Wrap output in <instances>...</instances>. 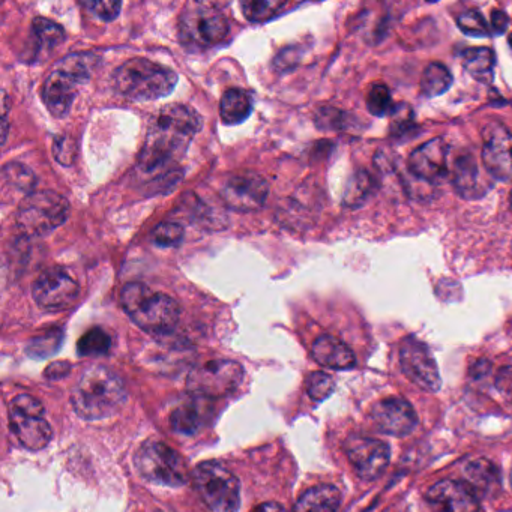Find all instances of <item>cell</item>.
<instances>
[{"mask_svg":"<svg viewBox=\"0 0 512 512\" xmlns=\"http://www.w3.org/2000/svg\"><path fill=\"white\" fill-rule=\"evenodd\" d=\"M202 130V119L190 107L170 104L152 116L145 145L139 157L143 173H164L176 169L188 146Z\"/></svg>","mask_w":512,"mask_h":512,"instance_id":"obj_1","label":"cell"},{"mask_svg":"<svg viewBox=\"0 0 512 512\" xmlns=\"http://www.w3.org/2000/svg\"><path fill=\"white\" fill-rule=\"evenodd\" d=\"M127 400L124 380L103 365L83 371L71 394L77 415L86 421H100L115 415Z\"/></svg>","mask_w":512,"mask_h":512,"instance_id":"obj_2","label":"cell"},{"mask_svg":"<svg viewBox=\"0 0 512 512\" xmlns=\"http://www.w3.org/2000/svg\"><path fill=\"white\" fill-rule=\"evenodd\" d=\"M121 305L128 317L149 334H167L181 317V307L172 296L154 292L142 283L125 284Z\"/></svg>","mask_w":512,"mask_h":512,"instance_id":"obj_3","label":"cell"},{"mask_svg":"<svg viewBox=\"0 0 512 512\" xmlns=\"http://www.w3.org/2000/svg\"><path fill=\"white\" fill-rule=\"evenodd\" d=\"M178 76L170 68L149 59H131L116 70L113 85L122 97L133 101H152L175 91Z\"/></svg>","mask_w":512,"mask_h":512,"instance_id":"obj_4","label":"cell"},{"mask_svg":"<svg viewBox=\"0 0 512 512\" xmlns=\"http://www.w3.org/2000/svg\"><path fill=\"white\" fill-rule=\"evenodd\" d=\"M95 58L91 55H70L44 82L43 101L49 112L56 118H62L70 112L76 100L79 86L88 82Z\"/></svg>","mask_w":512,"mask_h":512,"instance_id":"obj_5","label":"cell"},{"mask_svg":"<svg viewBox=\"0 0 512 512\" xmlns=\"http://www.w3.org/2000/svg\"><path fill=\"white\" fill-rule=\"evenodd\" d=\"M134 466L143 479L164 487H181L191 475L185 458L158 440H148L140 446L134 455Z\"/></svg>","mask_w":512,"mask_h":512,"instance_id":"obj_6","label":"cell"},{"mask_svg":"<svg viewBox=\"0 0 512 512\" xmlns=\"http://www.w3.org/2000/svg\"><path fill=\"white\" fill-rule=\"evenodd\" d=\"M70 215V203L56 191L29 193L17 209L19 229L28 236H43L61 227Z\"/></svg>","mask_w":512,"mask_h":512,"instance_id":"obj_7","label":"cell"},{"mask_svg":"<svg viewBox=\"0 0 512 512\" xmlns=\"http://www.w3.org/2000/svg\"><path fill=\"white\" fill-rule=\"evenodd\" d=\"M193 484L212 512H236L241 506L238 478L217 461H205L193 470Z\"/></svg>","mask_w":512,"mask_h":512,"instance_id":"obj_8","label":"cell"},{"mask_svg":"<svg viewBox=\"0 0 512 512\" xmlns=\"http://www.w3.org/2000/svg\"><path fill=\"white\" fill-rule=\"evenodd\" d=\"M182 43L193 49H211L227 40L230 25L227 17L212 4H190L179 22Z\"/></svg>","mask_w":512,"mask_h":512,"instance_id":"obj_9","label":"cell"},{"mask_svg":"<svg viewBox=\"0 0 512 512\" xmlns=\"http://www.w3.org/2000/svg\"><path fill=\"white\" fill-rule=\"evenodd\" d=\"M43 415V403L32 395H17L10 403L11 431L29 451H41L52 442V425Z\"/></svg>","mask_w":512,"mask_h":512,"instance_id":"obj_10","label":"cell"},{"mask_svg":"<svg viewBox=\"0 0 512 512\" xmlns=\"http://www.w3.org/2000/svg\"><path fill=\"white\" fill-rule=\"evenodd\" d=\"M244 367L229 359L211 361L191 371L187 379L190 394L200 398H218L229 395L241 386Z\"/></svg>","mask_w":512,"mask_h":512,"instance_id":"obj_11","label":"cell"},{"mask_svg":"<svg viewBox=\"0 0 512 512\" xmlns=\"http://www.w3.org/2000/svg\"><path fill=\"white\" fill-rule=\"evenodd\" d=\"M38 307L50 313L73 307L80 295V286L65 269L52 268L44 271L32 289Z\"/></svg>","mask_w":512,"mask_h":512,"instance_id":"obj_12","label":"cell"},{"mask_svg":"<svg viewBox=\"0 0 512 512\" xmlns=\"http://www.w3.org/2000/svg\"><path fill=\"white\" fill-rule=\"evenodd\" d=\"M400 364L404 376L422 391H439L442 386L439 368H437L430 349L418 338H404L400 347Z\"/></svg>","mask_w":512,"mask_h":512,"instance_id":"obj_13","label":"cell"},{"mask_svg":"<svg viewBox=\"0 0 512 512\" xmlns=\"http://www.w3.org/2000/svg\"><path fill=\"white\" fill-rule=\"evenodd\" d=\"M344 451L359 478L367 481L382 475L391 458L389 446L373 437L350 436L344 442Z\"/></svg>","mask_w":512,"mask_h":512,"instance_id":"obj_14","label":"cell"},{"mask_svg":"<svg viewBox=\"0 0 512 512\" xmlns=\"http://www.w3.org/2000/svg\"><path fill=\"white\" fill-rule=\"evenodd\" d=\"M269 187L265 178L253 172L232 176L221 188L224 205L236 212H254L265 205Z\"/></svg>","mask_w":512,"mask_h":512,"instance_id":"obj_15","label":"cell"},{"mask_svg":"<svg viewBox=\"0 0 512 512\" xmlns=\"http://www.w3.org/2000/svg\"><path fill=\"white\" fill-rule=\"evenodd\" d=\"M482 140V161L487 172L497 181H511L512 131L493 122L484 128Z\"/></svg>","mask_w":512,"mask_h":512,"instance_id":"obj_16","label":"cell"},{"mask_svg":"<svg viewBox=\"0 0 512 512\" xmlns=\"http://www.w3.org/2000/svg\"><path fill=\"white\" fill-rule=\"evenodd\" d=\"M377 430L388 436L404 437L418 425V416L409 401L400 397L383 398L371 409Z\"/></svg>","mask_w":512,"mask_h":512,"instance_id":"obj_17","label":"cell"},{"mask_svg":"<svg viewBox=\"0 0 512 512\" xmlns=\"http://www.w3.org/2000/svg\"><path fill=\"white\" fill-rule=\"evenodd\" d=\"M427 502L436 512H478L479 499L475 490L466 482H437L428 490Z\"/></svg>","mask_w":512,"mask_h":512,"instance_id":"obj_18","label":"cell"},{"mask_svg":"<svg viewBox=\"0 0 512 512\" xmlns=\"http://www.w3.org/2000/svg\"><path fill=\"white\" fill-rule=\"evenodd\" d=\"M407 166L415 178L436 184L448 175V146L442 139L428 140L410 154Z\"/></svg>","mask_w":512,"mask_h":512,"instance_id":"obj_19","label":"cell"},{"mask_svg":"<svg viewBox=\"0 0 512 512\" xmlns=\"http://www.w3.org/2000/svg\"><path fill=\"white\" fill-rule=\"evenodd\" d=\"M314 361L332 370H349L355 367V353L349 346L332 335H322L313 343Z\"/></svg>","mask_w":512,"mask_h":512,"instance_id":"obj_20","label":"cell"},{"mask_svg":"<svg viewBox=\"0 0 512 512\" xmlns=\"http://www.w3.org/2000/svg\"><path fill=\"white\" fill-rule=\"evenodd\" d=\"M341 493L334 485H317L305 491L295 505V512H337Z\"/></svg>","mask_w":512,"mask_h":512,"instance_id":"obj_21","label":"cell"},{"mask_svg":"<svg viewBox=\"0 0 512 512\" xmlns=\"http://www.w3.org/2000/svg\"><path fill=\"white\" fill-rule=\"evenodd\" d=\"M464 70L482 83L493 82L496 55L488 47H469L461 53Z\"/></svg>","mask_w":512,"mask_h":512,"instance_id":"obj_22","label":"cell"},{"mask_svg":"<svg viewBox=\"0 0 512 512\" xmlns=\"http://www.w3.org/2000/svg\"><path fill=\"white\" fill-rule=\"evenodd\" d=\"M454 187L464 199H478L484 194L481 181H479L478 166L472 157L458 158L454 169Z\"/></svg>","mask_w":512,"mask_h":512,"instance_id":"obj_23","label":"cell"},{"mask_svg":"<svg viewBox=\"0 0 512 512\" xmlns=\"http://www.w3.org/2000/svg\"><path fill=\"white\" fill-rule=\"evenodd\" d=\"M253 112V101L242 89H229L224 92L220 103V115L224 124L238 125L247 121Z\"/></svg>","mask_w":512,"mask_h":512,"instance_id":"obj_24","label":"cell"},{"mask_svg":"<svg viewBox=\"0 0 512 512\" xmlns=\"http://www.w3.org/2000/svg\"><path fill=\"white\" fill-rule=\"evenodd\" d=\"M464 473H466L467 484L473 490L481 491L482 494L490 493L500 487V472L493 461L478 458L467 464Z\"/></svg>","mask_w":512,"mask_h":512,"instance_id":"obj_25","label":"cell"},{"mask_svg":"<svg viewBox=\"0 0 512 512\" xmlns=\"http://www.w3.org/2000/svg\"><path fill=\"white\" fill-rule=\"evenodd\" d=\"M452 85V74L445 65L433 64L425 68L421 77V94L425 98L439 97L445 94Z\"/></svg>","mask_w":512,"mask_h":512,"instance_id":"obj_26","label":"cell"},{"mask_svg":"<svg viewBox=\"0 0 512 512\" xmlns=\"http://www.w3.org/2000/svg\"><path fill=\"white\" fill-rule=\"evenodd\" d=\"M203 413H205V409H202L197 403L182 404L170 418L173 430L176 433L187 434V436L196 434L202 428L203 419H205Z\"/></svg>","mask_w":512,"mask_h":512,"instance_id":"obj_27","label":"cell"},{"mask_svg":"<svg viewBox=\"0 0 512 512\" xmlns=\"http://www.w3.org/2000/svg\"><path fill=\"white\" fill-rule=\"evenodd\" d=\"M286 5L283 0H245L241 7L245 19L251 23H266L277 17Z\"/></svg>","mask_w":512,"mask_h":512,"instance_id":"obj_28","label":"cell"},{"mask_svg":"<svg viewBox=\"0 0 512 512\" xmlns=\"http://www.w3.org/2000/svg\"><path fill=\"white\" fill-rule=\"evenodd\" d=\"M32 37L37 40L40 49H55L65 40V31L53 20L37 17L32 22Z\"/></svg>","mask_w":512,"mask_h":512,"instance_id":"obj_29","label":"cell"},{"mask_svg":"<svg viewBox=\"0 0 512 512\" xmlns=\"http://www.w3.org/2000/svg\"><path fill=\"white\" fill-rule=\"evenodd\" d=\"M110 347H112V338L101 328L86 332L77 344V350L82 356L106 355L110 352Z\"/></svg>","mask_w":512,"mask_h":512,"instance_id":"obj_30","label":"cell"},{"mask_svg":"<svg viewBox=\"0 0 512 512\" xmlns=\"http://www.w3.org/2000/svg\"><path fill=\"white\" fill-rule=\"evenodd\" d=\"M373 191V179L368 173L358 172L349 184H347L346 193H344V205L355 208V206L361 205L370 196Z\"/></svg>","mask_w":512,"mask_h":512,"instance_id":"obj_31","label":"cell"},{"mask_svg":"<svg viewBox=\"0 0 512 512\" xmlns=\"http://www.w3.org/2000/svg\"><path fill=\"white\" fill-rule=\"evenodd\" d=\"M2 181H4L5 187L8 185V187L22 191V193L31 190L35 184L34 175L29 172L28 167L16 163L7 164L2 169Z\"/></svg>","mask_w":512,"mask_h":512,"instance_id":"obj_32","label":"cell"},{"mask_svg":"<svg viewBox=\"0 0 512 512\" xmlns=\"http://www.w3.org/2000/svg\"><path fill=\"white\" fill-rule=\"evenodd\" d=\"M184 239V227L173 221H164L152 230V241L161 248L178 247Z\"/></svg>","mask_w":512,"mask_h":512,"instance_id":"obj_33","label":"cell"},{"mask_svg":"<svg viewBox=\"0 0 512 512\" xmlns=\"http://www.w3.org/2000/svg\"><path fill=\"white\" fill-rule=\"evenodd\" d=\"M367 107L371 115L379 116V118L391 113L394 110V103H392L389 89L382 85V83L374 85L370 92H368Z\"/></svg>","mask_w":512,"mask_h":512,"instance_id":"obj_34","label":"cell"},{"mask_svg":"<svg viewBox=\"0 0 512 512\" xmlns=\"http://www.w3.org/2000/svg\"><path fill=\"white\" fill-rule=\"evenodd\" d=\"M457 25L463 31V34L469 35V37L482 38L488 37L491 34L490 29H488L487 20L476 10L461 13L458 16Z\"/></svg>","mask_w":512,"mask_h":512,"instance_id":"obj_35","label":"cell"},{"mask_svg":"<svg viewBox=\"0 0 512 512\" xmlns=\"http://www.w3.org/2000/svg\"><path fill=\"white\" fill-rule=\"evenodd\" d=\"M62 331L61 329H50L46 334L35 337L29 344L28 352L31 356H38V358H46L52 355L61 346Z\"/></svg>","mask_w":512,"mask_h":512,"instance_id":"obj_36","label":"cell"},{"mask_svg":"<svg viewBox=\"0 0 512 512\" xmlns=\"http://www.w3.org/2000/svg\"><path fill=\"white\" fill-rule=\"evenodd\" d=\"M307 392L314 401H323L334 392L335 382L329 374L323 371H314L308 376Z\"/></svg>","mask_w":512,"mask_h":512,"instance_id":"obj_37","label":"cell"},{"mask_svg":"<svg viewBox=\"0 0 512 512\" xmlns=\"http://www.w3.org/2000/svg\"><path fill=\"white\" fill-rule=\"evenodd\" d=\"M53 155L62 166H71L77 157V145L73 137L59 136L53 143Z\"/></svg>","mask_w":512,"mask_h":512,"instance_id":"obj_38","label":"cell"},{"mask_svg":"<svg viewBox=\"0 0 512 512\" xmlns=\"http://www.w3.org/2000/svg\"><path fill=\"white\" fill-rule=\"evenodd\" d=\"M88 5L91 13H94L98 19L103 22H113L116 17L121 13V2H113V0H106V2H89Z\"/></svg>","mask_w":512,"mask_h":512,"instance_id":"obj_39","label":"cell"},{"mask_svg":"<svg viewBox=\"0 0 512 512\" xmlns=\"http://www.w3.org/2000/svg\"><path fill=\"white\" fill-rule=\"evenodd\" d=\"M494 386H496L499 394L502 395L508 403L512 404V365L500 368L496 380H494Z\"/></svg>","mask_w":512,"mask_h":512,"instance_id":"obj_40","label":"cell"},{"mask_svg":"<svg viewBox=\"0 0 512 512\" xmlns=\"http://www.w3.org/2000/svg\"><path fill=\"white\" fill-rule=\"evenodd\" d=\"M70 371L71 367L68 362L58 361L49 365V368L44 371V376L49 377L50 380H58L62 379V377L68 376Z\"/></svg>","mask_w":512,"mask_h":512,"instance_id":"obj_41","label":"cell"},{"mask_svg":"<svg viewBox=\"0 0 512 512\" xmlns=\"http://www.w3.org/2000/svg\"><path fill=\"white\" fill-rule=\"evenodd\" d=\"M508 16L503 11L494 10L491 14V26L496 34H503L508 28Z\"/></svg>","mask_w":512,"mask_h":512,"instance_id":"obj_42","label":"cell"},{"mask_svg":"<svg viewBox=\"0 0 512 512\" xmlns=\"http://www.w3.org/2000/svg\"><path fill=\"white\" fill-rule=\"evenodd\" d=\"M251 512H287L281 503L278 502H265L257 505Z\"/></svg>","mask_w":512,"mask_h":512,"instance_id":"obj_43","label":"cell"},{"mask_svg":"<svg viewBox=\"0 0 512 512\" xmlns=\"http://www.w3.org/2000/svg\"><path fill=\"white\" fill-rule=\"evenodd\" d=\"M509 46H511V49H512V35H511V37H509Z\"/></svg>","mask_w":512,"mask_h":512,"instance_id":"obj_44","label":"cell"},{"mask_svg":"<svg viewBox=\"0 0 512 512\" xmlns=\"http://www.w3.org/2000/svg\"><path fill=\"white\" fill-rule=\"evenodd\" d=\"M509 203H511V211H512V191H511V197H509Z\"/></svg>","mask_w":512,"mask_h":512,"instance_id":"obj_45","label":"cell"},{"mask_svg":"<svg viewBox=\"0 0 512 512\" xmlns=\"http://www.w3.org/2000/svg\"><path fill=\"white\" fill-rule=\"evenodd\" d=\"M511 485H512V469H511Z\"/></svg>","mask_w":512,"mask_h":512,"instance_id":"obj_46","label":"cell"}]
</instances>
